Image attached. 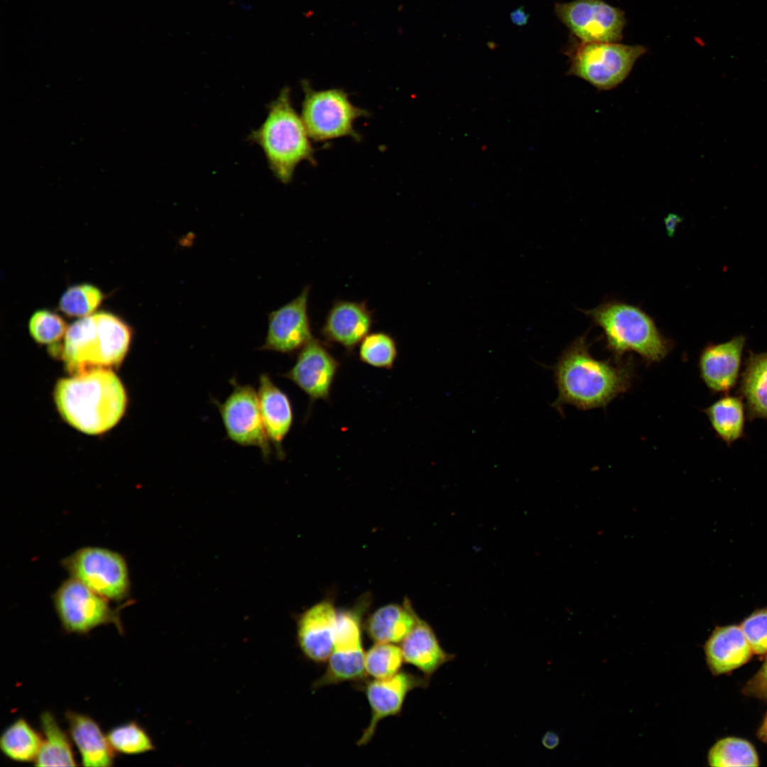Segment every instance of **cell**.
Listing matches in <instances>:
<instances>
[{
	"instance_id": "f1b7e54d",
	"label": "cell",
	"mask_w": 767,
	"mask_h": 767,
	"mask_svg": "<svg viewBox=\"0 0 767 767\" xmlns=\"http://www.w3.org/2000/svg\"><path fill=\"white\" fill-rule=\"evenodd\" d=\"M359 357L372 367L391 369L398 357L396 342L384 332L369 333L359 344Z\"/></svg>"
},
{
	"instance_id": "7c38bea8",
	"label": "cell",
	"mask_w": 767,
	"mask_h": 767,
	"mask_svg": "<svg viewBox=\"0 0 767 767\" xmlns=\"http://www.w3.org/2000/svg\"><path fill=\"white\" fill-rule=\"evenodd\" d=\"M231 383L233 390L227 398L222 403L214 401L227 435L237 445L258 447L268 458L271 443L263 423L257 391L234 379Z\"/></svg>"
},
{
	"instance_id": "7402d4cb",
	"label": "cell",
	"mask_w": 767,
	"mask_h": 767,
	"mask_svg": "<svg viewBox=\"0 0 767 767\" xmlns=\"http://www.w3.org/2000/svg\"><path fill=\"white\" fill-rule=\"evenodd\" d=\"M401 648L404 662L429 680L441 666L455 658L442 648L433 628L421 619L401 641Z\"/></svg>"
},
{
	"instance_id": "e575fe53",
	"label": "cell",
	"mask_w": 767,
	"mask_h": 767,
	"mask_svg": "<svg viewBox=\"0 0 767 767\" xmlns=\"http://www.w3.org/2000/svg\"><path fill=\"white\" fill-rule=\"evenodd\" d=\"M744 692L749 696L767 699V657L761 669L744 687Z\"/></svg>"
},
{
	"instance_id": "5bb4252c",
	"label": "cell",
	"mask_w": 767,
	"mask_h": 767,
	"mask_svg": "<svg viewBox=\"0 0 767 767\" xmlns=\"http://www.w3.org/2000/svg\"><path fill=\"white\" fill-rule=\"evenodd\" d=\"M310 286L291 301L268 315L266 336L260 350L291 354L314 337L308 312Z\"/></svg>"
},
{
	"instance_id": "44dd1931",
	"label": "cell",
	"mask_w": 767,
	"mask_h": 767,
	"mask_svg": "<svg viewBox=\"0 0 767 767\" xmlns=\"http://www.w3.org/2000/svg\"><path fill=\"white\" fill-rule=\"evenodd\" d=\"M65 718L70 739L78 749L82 766H111L115 751L98 723L87 714L73 711H67Z\"/></svg>"
},
{
	"instance_id": "7a4b0ae2",
	"label": "cell",
	"mask_w": 767,
	"mask_h": 767,
	"mask_svg": "<svg viewBox=\"0 0 767 767\" xmlns=\"http://www.w3.org/2000/svg\"><path fill=\"white\" fill-rule=\"evenodd\" d=\"M57 409L70 425L89 435L103 433L123 416L127 396L111 369H98L60 379L54 389Z\"/></svg>"
},
{
	"instance_id": "6da1fadb",
	"label": "cell",
	"mask_w": 767,
	"mask_h": 767,
	"mask_svg": "<svg viewBox=\"0 0 767 767\" xmlns=\"http://www.w3.org/2000/svg\"><path fill=\"white\" fill-rule=\"evenodd\" d=\"M632 366L621 359H597L589 352L586 334L577 337L553 367L558 395L552 406L560 413L567 404L584 410L605 407L630 388Z\"/></svg>"
},
{
	"instance_id": "d4e9b609",
	"label": "cell",
	"mask_w": 767,
	"mask_h": 767,
	"mask_svg": "<svg viewBox=\"0 0 767 767\" xmlns=\"http://www.w3.org/2000/svg\"><path fill=\"white\" fill-rule=\"evenodd\" d=\"M703 411L717 436L727 446L744 436L746 407L740 396L724 394Z\"/></svg>"
},
{
	"instance_id": "9c48e42d",
	"label": "cell",
	"mask_w": 767,
	"mask_h": 767,
	"mask_svg": "<svg viewBox=\"0 0 767 767\" xmlns=\"http://www.w3.org/2000/svg\"><path fill=\"white\" fill-rule=\"evenodd\" d=\"M62 565L70 577L109 600L120 602L129 596V567L118 552L97 546L82 547L65 557Z\"/></svg>"
},
{
	"instance_id": "ba28073f",
	"label": "cell",
	"mask_w": 767,
	"mask_h": 767,
	"mask_svg": "<svg viewBox=\"0 0 767 767\" xmlns=\"http://www.w3.org/2000/svg\"><path fill=\"white\" fill-rule=\"evenodd\" d=\"M370 603V596L364 594L352 607L337 611L332 651L325 672L314 682L313 689L357 681L366 675L362 645V620Z\"/></svg>"
},
{
	"instance_id": "9a60e30c",
	"label": "cell",
	"mask_w": 767,
	"mask_h": 767,
	"mask_svg": "<svg viewBox=\"0 0 767 767\" xmlns=\"http://www.w3.org/2000/svg\"><path fill=\"white\" fill-rule=\"evenodd\" d=\"M430 680L425 676L399 671L387 679L369 680L363 686L371 709L369 725L357 741L358 746L367 744L374 736L382 719L399 714L408 694L415 688H425Z\"/></svg>"
},
{
	"instance_id": "8fae6325",
	"label": "cell",
	"mask_w": 767,
	"mask_h": 767,
	"mask_svg": "<svg viewBox=\"0 0 767 767\" xmlns=\"http://www.w3.org/2000/svg\"><path fill=\"white\" fill-rule=\"evenodd\" d=\"M555 13L572 35L584 43H618L626 24L624 12L603 0L555 3Z\"/></svg>"
},
{
	"instance_id": "74e56055",
	"label": "cell",
	"mask_w": 767,
	"mask_h": 767,
	"mask_svg": "<svg viewBox=\"0 0 767 767\" xmlns=\"http://www.w3.org/2000/svg\"><path fill=\"white\" fill-rule=\"evenodd\" d=\"M758 737L762 741L767 743V713L758 731Z\"/></svg>"
},
{
	"instance_id": "484cf974",
	"label": "cell",
	"mask_w": 767,
	"mask_h": 767,
	"mask_svg": "<svg viewBox=\"0 0 767 767\" xmlns=\"http://www.w3.org/2000/svg\"><path fill=\"white\" fill-rule=\"evenodd\" d=\"M40 720L43 739L34 761L35 766H77L70 740L54 715L49 711H45L40 714Z\"/></svg>"
},
{
	"instance_id": "ffe728a7",
	"label": "cell",
	"mask_w": 767,
	"mask_h": 767,
	"mask_svg": "<svg viewBox=\"0 0 767 767\" xmlns=\"http://www.w3.org/2000/svg\"><path fill=\"white\" fill-rule=\"evenodd\" d=\"M705 653L711 672L720 675L747 663L754 653L740 626L717 627L706 641Z\"/></svg>"
},
{
	"instance_id": "f546056e",
	"label": "cell",
	"mask_w": 767,
	"mask_h": 767,
	"mask_svg": "<svg viewBox=\"0 0 767 767\" xmlns=\"http://www.w3.org/2000/svg\"><path fill=\"white\" fill-rule=\"evenodd\" d=\"M403 661L401 648L396 643L376 642L365 652L364 669L373 679H387L400 671Z\"/></svg>"
},
{
	"instance_id": "4dcf8cb0",
	"label": "cell",
	"mask_w": 767,
	"mask_h": 767,
	"mask_svg": "<svg viewBox=\"0 0 767 767\" xmlns=\"http://www.w3.org/2000/svg\"><path fill=\"white\" fill-rule=\"evenodd\" d=\"M104 294L95 285L82 283L69 287L62 295L60 310L70 317H85L94 313L102 304Z\"/></svg>"
},
{
	"instance_id": "3957f363",
	"label": "cell",
	"mask_w": 767,
	"mask_h": 767,
	"mask_svg": "<svg viewBox=\"0 0 767 767\" xmlns=\"http://www.w3.org/2000/svg\"><path fill=\"white\" fill-rule=\"evenodd\" d=\"M132 330L121 318L98 312L70 325L55 350L72 376L98 369H112L125 358Z\"/></svg>"
},
{
	"instance_id": "836d02e7",
	"label": "cell",
	"mask_w": 767,
	"mask_h": 767,
	"mask_svg": "<svg viewBox=\"0 0 767 767\" xmlns=\"http://www.w3.org/2000/svg\"><path fill=\"white\" fill-rule=\"evenodd\" d=\"M754 653H767V608L755 611L740 625Z\"/></svg>"
},
{
	"instance_id": "5b68a950",
	"label": "cell",
	"mask_w": 767,
	"mask_h": 767,
	"mask_svg": "<svg viewBox=\"0 0 767 767\" xmlns=\"http://www.w3.org/2000/svg\"><path fill=\"white\" fill-rule=\"evenodd\" d=\"M585 313L604 332L614 359L626 352L638 354L648 364L663 360L673 348L653 319L638 307L619 301L604 303Z\"/></svg>"
},
{
	"instance_id": "8d00e7d4",
	"label": "cell",
	"mask_w": 767,
	"mask_h": 767,
	"mask_svg": "<svg viewBox=\"0 0 767 767\" xmlns=\"http://www.w3.org/2000/svg\"><path fill=\"white\" fill-rule=\"evenodd\" d=\"M528 16L522 8L518 9L511 14L512 22L518 26H523L528 21Z\"/></svg>"
},
{
	"instance_id": "4316f807",
	"label": "cell",
	"mask_w": 767,
	"mask_h": 767,
	"mask_svg": "<svg viewBox=\"0 0 767 767\" xmlns=\"http://www.w3.org/2000/svg\"><path fill=\"white\" fill-rule=\"evenodd\" d=\"M43 736L23 717L9 724L0 736L3 754L16 762H34L38 754Z\"/></svg>"
},
{
	"instance_id": "8992f818",
	"label": "cell",
	"mask_w": 767,
	"mask_h": 767,
	"mask_svg": "<svg viewBox=\"0 0 767 767\" xmlns=\"http://www.w3.org/2000/svg\"><path fill=\"white\" fill-rule=\"evenodd\" d=\"M646 53L642 45L619 42L573 43L565 50L570 62L567 75L585 80L598 91L611 90L626 80Z\"/></svg>"
},
{
	"instance_id": "cb8c5ba5",
	"label": "cell",
	"mask_w": 767,
	"mask_h": 767,
	"mask_svg": "<svg viewBox=\"0 0 767 767\" xmlns=\"http://www.w3.org/2000/svg\"><path fill=\"white\" fill-rule=\"evenodd\" d=\"M737 393L744 401L749 420H767V352H748Z\"/></svg>"
},
{
	"instance_id": "e0dca14e",
	"label": "cell",
	"mask_w": 767,
	"mask_h": 767,
	"mask_svg": "<svg viewBox=\"0 0 767 767\" xmlns=\"http://www.w3.org/2000/svg\"><path fill=\"white\" fill-rule=\"evenodd\" d=\"M337 611L333 601L326 599L303 612L297 621V641L308 660L327 661L333 648Z\"/></svg>"
},
{
	"instance_id": "ac0fdd59",
	"label": "cell",
	"mask_w": 767,
	"mask_h": 767,
	"mask_svg": "<svg viewBox=\"0 0 767 767\" xmlns=\"http://www.w3.org/2000/svg\"><path fill=\"white\" fill-rule=\"evenodd\" d=\"M372 323V312L365 301L339 300L330 310L321 334L325 341L351 352L369 333Z\"/></svg>"
},
{
	"instance_id": "52a82bcc",
	"label": "cell",
	"mask_w": 767,
	"mask_h": 767,
	"mask_svg": "<svg viewBox=\"0 0 767 767\" xmlns=\"http://www.w3.org/2000/svg\"><path fill=\"white\" fill-rule=\"evenodd\" d=\"M302 87L304 98L300 116L312 140L325 141L347 136L359 140L354 122L368 116V111L354 106L342 89L315 90L306 80Z\"/></svg>"
},
{
	"instance_id": "83f0119b",
	"label": "cell",
	"mask_w": 767,
	"mask_h": 767,
	"mask_svg": "<svg viewBox=\"0 0 767 767\" xmlns=\"http://www.w3.org/2000/svg\"><path fill=\"white\" fill-rule=\"evenodd\" d=\"M707 761L711 766H758L759 760L754 746L736 737L719 740L709 751Z\"/></svg>"
},
{
	"instance_id": "30bf717a",
	"label": "cell",
	"mask_w": 767,
	"mask_h": 767,
	"mask_svg": "<svg viewBox=\"0 0 767 767\" xmlns=\"http://www.w3.org/2000/svg\"><path fill=\"white\" fill-rule=\"evenodd\" d=\"M109 601L72 577L63 581L53 595L61 625L70 633L85 634L110 624L121 631L119 610L112 609Z\"/></svg>"
},
{
	"instance_id": "277c9868",
	"label": "cell",
	"mask_w": 767,
	"mask_h": 767,
	"mask_svg": "<svg viewBox=\"0 0 767 767\" xmlns=\"http://www.w3.org/2000/svg\"><path fill=\"white\" fill-rule=\"evenodd\" d=\"M249 139L261 148L273 175L284 184L292 180L301 162L315 163L311 138L293 106L288 87L269 104L265 119Z\"/></svg>"
},
{
	"instance_id": "2e32d148",
	"label": "cell",
	"mask_w": 767,
	"mask_h": 767,
	"mask_svg": "<svg viewBox=\"0 0 767 767\" xmlns=\"http://www.w3.org/2000/svg\"><path fill=\"white\" fill-rule=\"evenodd\" d=\"M745 344V336L736 335L724 342L709 344L701 351L700 375L712 393L727 394L736 386Z\"/></svg>"
},
{
	"instance_id": "1f68e13d",
	"label": "cell",
	"mask_w": 767,
	"mask_h": 767,
	"mask_svg": "<svg viewBox=\"0 0 767 767\" xmlns=\"http://www.w3.org/2000/svg\"><path fill=\"white\" fill-rule=\"evenodd\" d=\"M115 752L134 755L154 750L153 741L146 731L137 722H129L116 726L107 734Z\"/></svg>"
},
{
	"instance_id": "603a6c76",
	"label": "cell",
	"mask_w": 767,
	"mask_h": 767,
	"mask_svg": "<svg viewBox=\"0 0 767 767\" xmlns=\"http://www.w3.org/2000/svg\"><path fill=\"white\" fill-rule=\"evenodd\" d=\"M420 617L407 598L402 604H388L373 612L365 630L374 642H401L418 624Z\"/></svg>"
},
{
	"instance_id": "d6a6232c",
	"label": "cell",
	"mask_w": 767,
	"mask_h": 767,
	"mask_svg": "<svg viewBox=\"0 0 767 767\" xmlns=\"http://www.w3.org/2000/svg\"><path fill=\"white\" fill-rule=\"evenodd\" d=\"M69 326L58 314L41 309L33 313L28 321V331L40 344H54L63 339Z\"/></svg>"
},
{
	"instance_id": "d6986e66",
	"label": "cell",
	"mask_w": 767,
	"mask_h": 767,
	"mask_svg": "<svg viewBox=\"0 0 767 767\" xmlns=\"http://www.w3.org/2000/svg\"><path fill=\"white\" fill-rule=\"evenodd\" d=\"M257 393L266 435L278 457L283 459V442L290 431L294 420L290 400L267 374L260 375Z\"/></svg>"
},
{
	"instance_id": "4fadbf2b",
	"label": "cell",
	"mask_w": 767,
	"mask_h": 767,
	"mask_svg": "<svg viewBox=\"0 0 767 767\" xmlns=\"http://www.w3.org/2000/svg\"><path fill=\"white\" fill-rule=\"evenodd\" d=\"M340 362L320 340L313 338L298 354L293 366L283 374L309 398L310 403L329 401Z\"/></svg>"
},
{
	"instance_id": "d590c367",
	"label": "cell",
	"mask_w": 767,
	"mask_h": 767,
	"mask_svg": "<svg viewBox=\"0 0 767 767\" xmlns=\"http://www.w3.org/2000/svg\"><path fill=\"white\" fill-rule=\"evenodd\" d=\"M560 743L559 736L554 731H547L542 738L543 745L548 749L556 748Z\"/></svg>"
}]
</instances>
